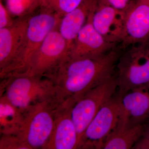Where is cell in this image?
Returning a JSON list of instances; mask_svg holds the SVG:
<instances>
[{"label":"cell","instance_id":"1","mask_svg":"<svg viewBox=\"0 0 149 149\" xmlns=\"http://www.w3.org/2000/svg\"><path fill=\"white\" fill-rule=\"evenodd\" d=\"M123 50L116 47L101 55L79 58L68 56L46 76L53 82L60 103L77 102L92 89L113 75Z\"/></svg>","mask_w":149,"mask_h":149},{"label":"cell","instance_id":"2","mask_svg":"<svg viewBox=\"0 0 149 149\" xmlns=\"http://www.w3.org/2000/svg\"><path fill=\"white\" fill-rule=\"evenodd\" d=\"M0 84V97L22 111L43 102L60 104L55 85L46 76L15 75L1 79Z\"/></svg>","mask_w":149,"mask_h":149},{"label":"cell","instance_id":"3","mask_svg":"<svg viewBox=\"0 0 149 149\" xmlns=\"http://www.w3.org/2000/svg\"><path fill=\"white\" fill-rule=\"evenodd\" d=\"M42 7V12L28 17L26 39L22 50L13 63L0 70L1 79L24 74L46 37L60 23L62 17L58 15L45 7Z\"/></svg>","mask_w":149,"mask_h":149},{"label":"cell","instance_id":"4","mask_svg":"<svg viewBox=\"0 0 149 149\" xmlns=\"http://www.w3.org/2000/svg\"><path fill=\"white\" fill-rule=\"evenodd\" d=\"M126 49L116 67L118 93L149 87V42L133 45Z\"/></svg>","mask_w":149,"mask_h":149},{"label":"cell","instance_id":"5","mask_svg":"<svg viewBox=\"0 0 149 149\" xmlns=\"http://www.w3.org/2000/svg\"><path fill=\"white\" fill-rule=\"evenodd\" d=\"M58 105L43 102L23 111V121L16 134L31 149H44L54 130L55 109Z\"/></svg>","mask_w":149,"mask_h":149},{"label":"cell","instance_id":"6","mask_svg":"<svg viewBox=\"0 0 149 149\" xmlns=\"http://www.w3.org/2000/svg\"><path fill=\"white\" fill-rule=\"evenodd\" d=\"M117 88L115 72L113 75L88 91L72 105L71 117L80 141L89 123L102 107L116 93Z\"/></svg>","mask_w":149,"mask_h":149},{"label":"cell","instance_id":"7","mask_svg":"<svg viewBox=\"0 0 149 149\" xmlns=\"http://www.w3.org/2000/svg\"><path fill=\"white\" fill-rule=\"evenodd\" d=\"M120 112L117 91L89 123L81 137L80 149H102L107 138L118 124Z\"/></svg>","mask_w":149,"mask_h":149},{"label":"cell","instance_id":"8","mask_svg":"<svg viewBox=\"0 0 149 149\" xmlns=\"http://www.w3.org/2000/svg\"><path fill=\"white\" fill-rule=\"evenodd\" d=\"M68 56L66 40L55 29L43 41L23 75L47 76Z\"/></svg>","mask_w":149,"mask_h":149},{"label":"cell","instance_id":"9","mask_svg":"<svg viewBox=\"0 0 149 149\" xmlns=\"http://www.w3.org/2000/svg\"><path fill=\"white\" fill-rule=\"evenodd\" d=\"M149 42V0H135L125 10L120 46L125 50L136 44Z\"/></svg>","mask_w":149,"mask_h":149},{"label":"cell","instance_id":"10","mask_svg":"<svg viewBox=\"0 0 149 149\" xmlns=\"http://www.w3.org/2000/svg\"><path fill=\"white\" fill-rule=\"evenodd\" d=\"M117 93L120 112L117 127L129 128L145 125L149 120V87Z\"/></svg>","mask_w":149,"mask_h":149},{"label":"cell","instance_id":"11","mask_svg":"<svg viewBox=\"0 0 149 149\" xmlns=\"http://www.w3.org/2000/svg\"><path fill=\"white\" fill-rule=\"evenodd\" d=\"M74 103L68 100L56 108L54 130L44 149L80 148V139L71 115Z\"/></svg>","mask_w":149,"mask_h":149},{"label":"cell","instance_id":"12","mask_svg":"<svg viewBox=\"0 0 149 149\" xmlns=\"http://www.w3.org/2000/svg\"><path fill=\"white\" fill-rule=\"evenodd\" d=\"M93 13L89 16L70 49L68 56L70 58L101 55L117 47V44L107 41L95 29L92 22Z\"/></svg>","mask_w":149,"mask_h":149},{"label":"cell","instance_id":"13","mask_svg":"<svg viewBox=\"0 0 149 149\" xmlns=\"http://www.w3.org/2000/svg\"><path fill=\"white\" fill-rule=\"evenodd\" d=\"M28 17H20L0 29V70L13 63L20 54L26 39Z\"/></svg>","mask_w":149,"mask_h":149},{"label":"cell","instance_id":"14","mask_svg":"<svg viewBox=\"0 0 149 149\" xmlns=\"http://www.w3.org/2000/svg\"><path fill=\"white\" fill-rule=\"evenodd\" d=\"M125 10L98 3L92 16L96 30L107 42L120 43L124 27Z\"/></svg>","mask_w":149,"mask_h":149},{"label":"cell","instance_id":"15","mask_svg":"<svg viewBox=\"0 0 149 149\" xmlns=\"http://www.w3.org/2000/svg\"><path fill=\"white\" fill-rule=\"evenodd\" d=\"M99 0H83L75 9L62 18L59 31L66 40L68 52L89 16L95 12Z\"/></svg>","mask_w":149,"mask_h":149},{"label":"cell","instance_id":"16","mask_svg":"<svg viewBox=\"0 0 149 149\" xmlns=\"http://www.w3.org/2000/svg\"><path fill=\"white\" fill-rule=\"evenodd\" d=\"M145 125L129 127H116L108 136L103 145V149L132 148L143 135Z\"/></svg>","mask_w":149,"mask_h":149},{"label":"cell","instance_id":"17","mask_svg":"<svg viewBox=\"0 0 149 149\" xmlns=\"http://www.w3.org/2000/svg\"><path fill=\"white\" fill-rule=\"evenodd\" d=\"M23 111L19 109L3 97H0L1 135L17 134L23 121Z\"/></svg>","mask_w":149,"mask_h":149},{"label":"cell","instance_id":"18","mask_svg":"<svg viewBox=\"0 0 149 149\" xmlns=\"http://www.w3.org/2000/svg\"><path fill=\"white\" fill-rule=\"evenodd\" d=\"M43 0H6V7L11 15L26 17L42 6Z\"/></svg>","mask_w":149,"mask_h":149},{"label":"cell","instance_id":"19","mask_svg":"<svg viewBox=\"0 0 149 149\" xmlns=\"http://www.w3.org/2000/svg\"><path fill=\"white\" fill-rule=\"evenodd\" d=\"M83 0H43V6L53 11L62 18L74 10Z\"/></svg>","mask_w":149,"mask_h":149},{"label":"cell","instance_id":"20","mask_svg":"<svg viewBox=\"0 0 149 149\" xmlns=\"http://www.w3.org/2000/svg\"><path fill=\"white\" fill-rule=\"evenodd\" d=\"M1 136L0 149H31L17 134Z\"/></svg>","mask_w":149,"mask_h":149},{"label":"cell","instance_id":"21","mask_svg":"<svg viewBox=\"0 0 149 149\" xmlns=\"http://www.w3.org/2000/svg\"><path fill=\"white\" fill-rule=\"evenodd\" d=\"M8 10L2 3H0V29L11 25L14 22L11 21Z\"/></svg>","mask_w":149,"mask_h":149},{"label":"cell","instance_id":"22","mask_svg":"<svg viewBox=\"0 0 149 149\" xmlns=\"http://www.w3.org/2000/svg\"><path fill=\"white\" fill-rule=\"evenodd\" d=\"M131 2V0H99L100 3L111 6L121 10H125Z\"/></svg>","mask_w":149,"mask_h":149}]
</instances>
